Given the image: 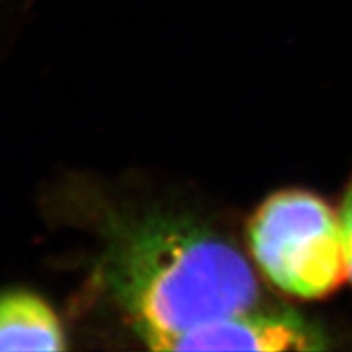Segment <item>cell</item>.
Here are the masks:
<instances>
[{"instance_id":"obj_1","label":"cell","mask_w":352,"mask_h":352,"mask_svg":"<svg viewBox=\"0 0 352 352\" xmlns=\"http://www.w3.org/2000/svg\"><path fill=\"white\" fill-rule=\"evenodd\" d=\"M104 274L147 346L253 310L259 297L256 277L239 250L175 219L118 223Z\"/></svg>"},{"instance_id":"obj_2","label":"cell","mask_w":352,"mask_h":352,"mask_svg":"<svg viewBox=\"0 0 352 352\" xmlns=\"http://www.w3.org/2000/svg\"><path fill=\"white\" fill-rule=\"evenodd\" d=\"M248 236L264 276L292 297L323 298L347 276L340 217L314 192L287 189L267 197Z\"/></svg>"},{"instance_id":"obj_3","label":"cell","mask_w":352,"mask_h":352,"mask_svg":"<svg viewBox=\"0 0 352 352\" xmlns=\"http://www.w3.org/2000/svg\"><path fill=\"white\" fill-rule=\"evenodd\" d=\"M323 338L289 310L243 311L152 342L155 351H311Z\"/></svg>"},{"instance_id":"obj_4","label":"cell","mask_w":352,"mask_h":352,"mask_svg":"<svg viewBox=\"0 0 352 352\" xmlns=\"http://www.w3.org/2000/svg\"><path fill=\"white\" fill-rule=\"evenodd\" d=\"M65 338L52 308L23 290L0 294V351H63Z\"/></svg>"},{"instance_id":"obj_5","label":"cell","mask_w":352,"mask_h":352,"mask_svg":"<svg viewBox=\"0 0 352 352\" xmlns=\"http://www.w3.org/2000/svg\"><path fill=\"white\" fill-rule=\"evenodd\" d=\"M338 217H340L342 243H344L347 276L352 279V176H351V182H349V184H347V188L344 191V196H342L340 214H338Z\"/></svg>"}]
</instances>
